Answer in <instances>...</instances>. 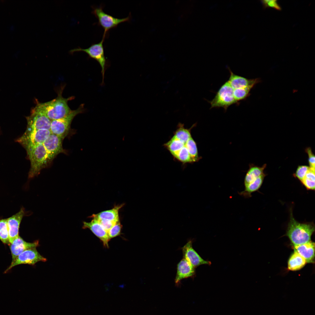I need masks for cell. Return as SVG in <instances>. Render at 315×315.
Instances as JSON below:
<instances>
[{
  "label": "cell",
  "instance_id": "1",
  "mask_svg": "<svg viewBox=\"0 0 315 315\" xmlns=\"http://www.w3.org/2000/svg\"><path fill=\"white\" fill-rule=\"evenodd\" d=\"M194 126L188 129L179 124L173 136L164 144L174 159L183 164L192 163L200 159L196 143L191 133Z\"/></svg>",
  "mask_w": 315,
  "mask_h": 315
},
{
  "label": "cell",
  "instance_id": "2",
  "mask_svg": "<svg viewBox=\"0 0 315 315\" xmlns=\"http://www.w3.org/2000/svg\"><path fill=\"white\" fill-rule=\"evenodd\" d=\"M62 91H59L57 97L50 101L41 103L36 100V106L51 121L63 118L72 111L68 106V102L74 98L73 97L67 98L63 97Z\"/></svg>",
  "mask_w": 315,
  "mask_h": 315
},
{
  "label": "cell",
  "instance_id": "3",
  "mask_svg": "<svg viewBox=\"0 0 315 315\" xmlns=\"http://www.w3.org/2000/svg\"><path fill=\"white\" fill-rule=\"evenodd\" d=\"M290 214L286 235L294 246L310 241L311 237L315 230L314 223H301L297 221L293 217L291 209Z\"/></svg>",
  "mask_w": 315,
  "mask_h": 315
},
{
  "label": "cell",
  "instance_id": "4",
  "mask_svg": "<svg viewBox=\"0 0 315 315\" xmlns=\"http://www.w3.org/2000/svg\"><path fill=\"white\" fill-rule=\"evenodd\" d=\"M25 149L30 162L28 178H31L38 176L41 170L46 167L51 161L43 144Z\"/></svg>",
  "mask_w": 315,
  "mask_h": 315
},
{
  "label": "cell",
  "instance_id": "5",
  "mask_svg": "<svg viewBox=\"0 0 315 315\" xmlns=\"http://www.w3.org/2000/svg\"><path fill=\"white\" fill-rule=\"evenodd\" d=\"M106 35H103L102 39L98 43H93L88 48L84 49L78 47L71 50L69 53L73 54L75 52L82 51L86 53L89 57L94 59L97 61L101 66V73L102 77V80L101 85L104 84V79L105 71L109 66V63L106 57L105 54L103 43Z\"/></svg>",
  "mask_w": 315,
  "mask_h": 315
},
{
  "label": "cell",
  "instance_id": "6",
  "mask_svg": "<svg viewBox=\"0 0 315 315\" xmlns=\"http://www.w3.org/2000/svg\"><path fill=\"white\" fill-rule=\"evenodd\" d=\"M85 110L84 104H82L77 109L72 110L66 116L51 121L50 129L51 133L64 139L69 131L74 118L78 114L83 113Z\"/></svg>",
  "mask_w": 315,
  "mask_h": 315
},
{
  "label": "cell",
  "instance_id": "7",
  "mask_svg": "<svg viewBox=\"0 0 315 315\" xmlns=\"http://www.w3.org/2000/svg\"><path fill=\"white\" fill-rule=\"evenodd\" d=\"M208 102L211 108H222L225 111L230 106L238 103L234 97L233 89L228 81L221 86L212 100Z\"/></svg>",
  "mask_w": 315,
  "mask_h": 315
},
{
  "label": "cell",
  "instance_id": "8",
  "mask_svg": "<svg viewBox=\"0 0 315 315\" xmlns=\"http://www.w3.org/2000/svg\"><path fill=\"white\" fill-rule=\"evenodd\" d=\"M103 6L101 5L98 6L92 7V13L98 20V24L101 26L104 30L103 34L106 35L108 32L111 29L116 27L121 23L130 21L131 15L127 17L119 18L105 13L103 10Z\"/></svg>",
  "mask_w": 315,
  "mask_h": 315
},
{
  "label": "cell",
  "instance_id": "9",
  "mask_svg": "<svg viewBox=\"0 0 315 315\" xmlns=\"http://www.w3.org/2000/svg\"><path fill=\"white\" fill-rule=\"evenodd\" d=\"M50 130H25L16 140L25 149L43 144L51 134Z\"/></svg>",
  "mask_w": 315,
  "mask_h": 315
},
{
  "label": "cell",
  "instance_id": "10",
  "mask_svg": "<svg viewBox=\"0 0 315 315\" xmlns=\"http://www.w3.org/2000/svg\"><path fill=\"white\" fill-rule=\"evenodd\" d=\"M26 130H50L51 121L35 106L31 110L30 114L26 117Z\"/></svg>",
  "mask_w": 315,
  "mask_h": 315
},
{
  "label": "cell",
  "instance_id": "11",
  "mask_svg": "<svg viewBox=\"0 0 315 315\" xmlns=\"http://www.w3.org/2000/svg\"><path fill=\"white\" fill-rule=\"evenodd\" d=\"M47 260L38 252L36 248L27 249L20 254L12 262L5 272L16 265L22 264L33 265L38 262H44Z\"/></svg>",
  "mask_w": 315,
  "mask_h": 315
},
{
  "label": "cell",
  "instance_id": "12",
  "mask_svg": "<svg viewBox=\"0 0 315 315\" xmlns=\"http://www.w3.org/2000/svg\"><path fill=\"white\" fill-rule=\"evenodd\" d=\"M63 139L60 137L51 133L43 143L51 162L59 154L65 153L62 145Z\"/></svg>",
  "mask_w": 315,
  "mask_h": 315
},
{
  "label": "cell",
  "instance_id": "13",
  "mask_svg": "<svg viewBox=\"0 0 315 315\" xmlns=\"http://www.w3.org/2000/svg\"><path fill=\"white\" fill-rule=\"evenodd\" d=\"M192 242V241L190 240L182 248L183 258L187 260L195 268L202 265H210V261L204 260L193 249Z\"/></svg>",
  "mask_w": 315,
  "mask_h": 315
},
{
  "label": "cell",
  "instance_id": "14",
  "mask_svg": "<svg viewBox=\"0 0 315 315\" xmlns=\"http://www.w3.org/2000/svg\"><path fill=\"white\" fill-rule=\"evenodd\" d=\"M25 214L24 208H22L17 213L7 218L9 239L10 244L19 236L20 225Z\"/></svg>",
  "mask_w": 315,
  "mask_h": 315
},
{
  "label": "cell",
  "instance_id": "15",
  "mask_svg": "<svg viewBox=\"0 0 315 315\" xmlns=\"http://www.w3.org/2000/svg\"><path fill=\"white\" fill-rule=\"evenodd\" d=\"M230 76L228 81L233 89L249 88L252 89L260 81L259 78L248 79L235 74L228 68Z\"/></svg>",
  "mask_w": 315,
  "mask_h": 315
},
{
  "label": "cell",
  "instance_id": "16",
  "mask_svg": "<svg viewBox=\"0 0 315 315\" xmlns=\"http://www.w3.org/2000/svg\"><path fill=\"white\" fill-rule=\"evenodd\" d=\"M82 228L83 229H89L100 239L105 247L108 248V242L110 239L107 232L104 229L97 220L93 219L89 222H83Z\"/></svg>",
  "mask_w": 315,
  "mask_h": 315
},
{
  "label": "cell",
  "instance_id": "17",
  "mask_svg": "<svg viewBox=\"0 0 315 315\" xmlns=\"http://www.w3.org/2000/svg\"><path fill=\"white\" fill-rule=\"evenodd\" d=\"M10 245L12 261L22 252L27 249L35 248L39 245L38 240L32 243L27 242L19 236Z\"/></svg>",
  "mask_w": 315,
  "mask_h": 315
},
{
  "label": "cell",
  "instance_id": "18",
  "mask_svg": "<svg viewBox=\"0 0 315 315\" xmlns=\"http://www.w3.org/2000/svg\"><path fill=\"white\" fill-rule=\"evenodd\" d=\"M195 274V268L183 258L177 265L175 282L178 284L182 279L193 277Z\"/></svg>",
  "mask_w": 315,
  "mask_h": 315
},
{
  "label": "cell",
  "instance_id": "19",
  "mask_svg": "<svg viewBox=\"0 0 315 315\" xmlns=\"http://www.w3.org/2000/svg\"><path fill=\"white\" fill-rule=\"evenodd\" d=\"M294 250L305 260L307 262L313 263L314 260L315 244L309 242L294 246Z\"/></svg>",
  "mask_w": 315,
  "mask_h": 315
},
{
  "label": "cell",
  "instance_id": "20",
  "mask_svg": "<svg viewBox=\"0 0 315 315\" xmlns=\"http://www.w3.org/2000/svg\"><path fill=\"white\" fill-rule=\"evenodd\" d=\"M123 204L115 206L111 209L104 211L90 217L97 220L106 219L117 222L119 221V211Z\"/></svg>",
  "mask_w": 315,
  "mask_h": 315
},
{
  "label": "cell",
  "instance_id": "21",
  "mask_svg": "<svg viewBox=\"0 0 315 315\" xmlns=\"http://www.w3.org/2000/svg\"><path fill=\"white\" fill-rule=\"evenodd\" d=\"M265 176L266 174L264 173L253 181L244 186V190L239 192V194L246 198L251 197L252 193L258 191L260 188Z\"/></svg>",
  "mask_w": 315,
  "mask_h": 315
},
{
  "label": "cell",
  "instance_id": "22",
  "mask_svg": "<svg viewBox=\"0 0 315 315\" xmlns=\"http://www.w3.org/2000/svg\"><path fill=\"white\" fill-rule=\"evenodd\" d=\"M266 167V164H265L261 167L256 166H252L250 167L245 177L244 181V186L253 181L264 174V170Z\"/></svg>",
  "mask_w": 315,
  "mask_h": 315
},
{
  "label": "cell",
  "instance_id": "23",
  "mask_svg": "<svg viewBox=\"0 0 315 315\" xmlns=\"http://www.w3.org/2000/svg\"><path fill=\"white\" fill-rule=\"evenodd\" d=\"M306 262L304 259L294 250L288 260V268L290 270H297L303 267Z\"/></svg>",
  "mask_w": 315,
  "mask_h": 315
},
{
  "label": "cell",
  "instance_id": "24",
  "mask_svg": "<svg viewBox=\"0 0 315 315\" xmlns=\"http://www.w3.org/2000/svg\"><path fill=\"white\" fill-rule=\"evenodd\" d=\"M0 239L4 244L10 245L7 219L0 220Z\"/></svg>",
  "mask_w": 315,
  "mask_h": 315
},
{
  "label": "cell",
  "instance_id": "25",
  "mask_svg": "<svg viewBox=\"0 0 315 315\" xmlns=\"http://www.w3.org/2000/svg\"><path fill=\"white\" fill-rule=\"evenodd\" d=\"M251 90L249 88L233 89V95L236 101L238 103L239 101L245 99L250 95Z\"/></svg>",
  "mask_w": 315,
  "mask_h": 315
},
{
  "label": "cell",
  "instance_id": "26",
  "mask_svg": "<svg viewBox=\"0 0 315 315\" xmlns=\"http://www.w3.org/2000/svg\"><path fill=\"white\" fill-rule=\"evenodd\" d=\"M122 227V226L119 220L108 231V235L110 240L120 235Z\"/></svg>",
  "mask_w": 315,
  "mask_h": 315
},
{
  "label": "cell",
  "instance_id": "27",
  "mask_svg": "<svg viewBox=\"0 0 315 315\" xmlns=\"http://www.w3.org/2000/svg\"><path fill=\"white\" fill-rule=\"evenodd\" d=\"M309 168V167L307 166H299L293 175L294 177L298 179L301 182L305 177Z\"/></svg>",
  "mask_w": 315,
  "mask_h": 315
},
{
  "label": "cell",
  "instance_id": "28",
  "mask_svg": "<svg viewBox=\"0 0 315 315\" xmlns=\"http://www.w3.org/2000/svg\"><path fill=\"white\" fill-rule=\"evenodd\" d=\"M261 3L265 8H272L278 10H280L281 8L278 4L277 0H265L261 1Z\"/></svg>",
  "mask_w": 315,
  "mask_h": 315
},
{
  "label": "cell",
  "instance_id": "29",
  "mask_svg": "<svg viewBox=\"0 0 315 315\" xmlns=\"http://www.w3.org/2000/svg\"><path fill=\"white\" fill-rule=\"evenodd\" d=\"M97 220L98 221L104 229L107 232L117 222L106 219Z\"/></svg>",
  "mask_w": 315,
  "mask_h": 315
},
{
  "label": "cell",
  "instance_id": "30",
  "mask_svg": "<svg viewBox=\"0 0 315 315\" xmlns=\"http://www.w3.org/2000/svg\"><path fill=\"white\" fill-rule=\"evenodd\" d=\"M308 190H315V181L304 178L301 182Z\"/></svg>",
  "mask_w": 315,
  "mask_h": 315
},
{
  "label": "cell",
  "instance_id": "31",
  "mask_svg": "<svg viewBox=\"0 0 315 315\" xmlns=\"http://www.w3.org/2000/svg\"><path fill=\"white\" fill-rule=\"evenodd\" d=\"M305 151L308 156V162L310 167L315 168V156L312 152L311 148L310 147L307 148L305 149Z\"/></svg>",
  "mask_w": 315,
  "mask_h": 315
}]
</instances>
